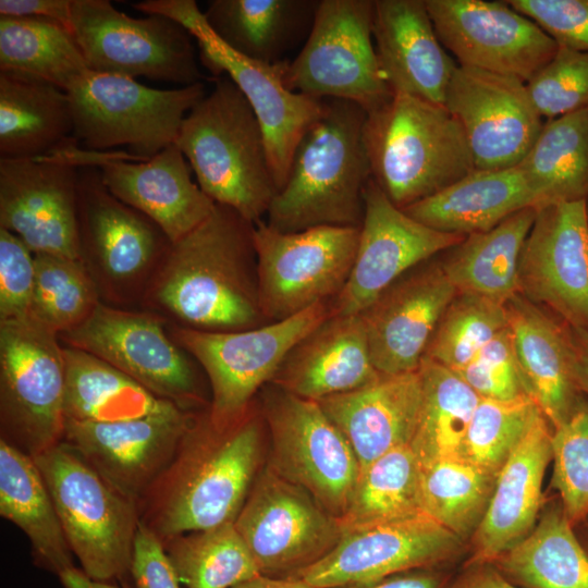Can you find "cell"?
I'll return each mask as SVG.
<instances>
[{"instance_id":"6da1fadb","label":"cell","mask_w":588,"mask_h":588,"mask_svg":"<svg viewBox=\"0 0 588 588\" xmlns=\"http://www.w3.org/2000/svg\"><path fill=\"white\" fill-rule=\"evenodd\" d=\"M208 407L193 413L171 462L138 503L140 522L161 542L234 523L266 464L268 433L257 397L224 425L211 420Z\"/></svg>"},{"instance_id":"7a4b0ae2","label":"cell","mask_w":588,"mask_h":588,"mask_svg":"<svg viewBox=\"0 0 588 588\" xmlns=\"http://www.w3.org/2000/svg\"><path fill=\"white\" fill-rule=\"evenodd\" d=\"M254 223L216 204L194 230L172 242L140 309L168 324L242 331L268 323L259 302Z\"/></svg>"},{"instance_id":"3957f363","label":"cell","mask_w":588,"mask_h":588,"mask_svg":"<svg viewBox=\"0 0 588 588\" xmlns=\"http://www.w3.org/2000/svg\"><path fill=\"white\" fill-rule=\"evenodd\" d=\"M357 103L323 99L319 118L299 139L283 187L267 212V224L282 232L318 225L360 228L364 191L371 177Z\"/></svg>"},{"instance_id":"277c9868","label":"cell","mask_w":588,"mask_h":588,"mask_svg":"<svg viewBox=\"0 0 588 588\" xmlns=\"http://www.w3.org/2000/svg\"><path fill=\"white\" fill-rule=\"evenodd\" d=\"M175 144L215 201L256 223L278 193L261 125L228 75L184 118Z\"/></svg>"},{"instance_id":"5b68a950","label":"cell","mask_w":588,"mask_h":588,"mask_svg":"<svg viewBox=\"0 0 588 588\" xmlns=\"http://www.w3.org/2000/svg\"><path fill=\"white\" fill-rule=\"evenodd\" d=\"M363 139L371 179L401 209L476 170L446 107L407 94L395 93L367 113Z\"/></svg>"},{"instance_id":"8992f818","label":"cell","mask_w":588,"mask_h":588,"mask_svg":"<svg viewBox=\"0 0 588 588\" xmlns=\"http://www.w3.org/2000/svg\"><path fill=\"white\" fill-rule=\"evenodd\" d=\"M70 549L83 573L97 581L131 577L138 505L64 442L34 456Z\"/></svg>"},{"instance_id":"52a82bcc","label":"cell","mask_w":588,"mask_h":588,"mask_svg":"<svg viewBox=\"0 0 588 588\" xmlns=\"http://www.w3.org/2000/svg\"><path fill=\"white\" fill-rule=\"evenodd\" d=\"M171 243L151 219L109 192L98 167H78V254L101 303L140 309Z\"/></svg>"},{"instance_id":"ba28073f","label":"cell","mask_w":588,"mask_h":588,"mask_svg":"<svg viewBox=\"0 0 588 588\" xmlns=\"http://www.w3.org/2000/svg\"><path fill=\"white\" fill-rule=\"evenodd\" d=\"M65 381L57 333L30 315L0 322L1 440L30 457L62 442Z\"/></svg>"},{"instance_id":"9c48e42d","label":"cell","mask_w":588,"mask_h":588,"mask_svg":"<svg viewBox=\"0 0 588 588\" xmlns=\"http://www.w3.org/2000/svg\"><path fill=\"white\" fill-rule=\"evenodd\" d=\"M68 94L77 143L89 150L126 146L147 160L175 143L184 118L207 93L201 82L159 89L90 71Z\"/></svg>"},{"instance_id":"30bf717a","label":"cell","mask_w":588,"mask_h":588,"mask_svg":"<svg viewBox=\"0 0 588 588\" xmlns=\"http://www.w3.org/2000/svg\"><path fill=\"white\" fill-rule=\"evenodd\" d=\"M132 5L146 14H161L181 23L197 41L203 65L215 77L228 75L240 88L261 125L279 192L286 182L299 139L322 112L323 99L285 87L286 61L261 63L226 47L194 0H144Z\"/></svg>"},{"instance_id":"8fae6325","label":"cell","mask_w":588,"mask_h":588,"mask_svg":"<svg viewBox=\"0 0 588 588\" xmlns=\"http://www.w3.org/2000/svg\"><path fill=\"white\" fill-rule=\"evenodd\" d=\"M257 400L268 433L266 464L340 519L360 474L343 433L316 401L271 383Z\"/></svg>"},{"instance_id":"7c38bea8","label":"cell","mask_w":588,"mask_h":588,"mask_svg":"<svg viewBox=\"0 0 588 588\" xmlns=\"http://www.w3.org/2000/svg\"><path fill=\"white\" fill-rule=\"evenodd\" d=\"M331 315V302H324L247 330L211 332L168 324V333L203 368L211 394L209 416L224 425L247 411L292 347Z\"/></svg>"},{"instance_id":"4fadbf2b","label":"cell","mask_w":588,"mask_h":588,"mask_svg":"<svg viewBox=\"0 0 588 588\" xmlns=\"http://www.w3.org/2000/svg\"><path fill=\"white\" fill-rule=\"evenodd\" d=\"M375 0H320L303 48L286 61L283 82L294 93L350 100L369 113L393 95L378 63Z\"/></svg>"},{"instance_id":"5bb4252c","label":"cell","mask_w":588,"mask_h":588,"mask_svg":"<svg viewBox=\"0 0 588 588\" xmlns=\"http://www.w3.org/2000/svg\"><path fill=\"white\" fill-rule=\"evenodd\" d=\"M358 226L318 225L282 232L254 223L259 302L268 322L332 302L346 284L357 253Z\"/></svg>"},{"instance_id":"9a60e30c","label":"cell","mask_w":588,"mask_h":588,"mask_svg":"<svg viewBox=\"0 0 588 588\" xmlns=\"http://www.w3.org/2000/svg\"><path fill=\"white\" fill-rule=\"evenodd\" d=\"M58 336L62 345L95 355L184 411L210 405L194 358L171 339L168 321L154 311L100 302L86 321Z\"/></svg>"},{"instance_id":"2e32d148","label":"cell","mask_w":588,"mask_h":588,"mask_svg":"<svg viewBox=\"0 0 588 588\" xmlns=\"http://www.w3.org/2000/svg\"><path fill=\"white\" fill-rule=\"evenodd\" d=\"M68 29L93 72L182 86L200 82L194 37L166 15L132 17L108 0H72Z\"/></svg>"},{"instance_id":"e0dca14e","label":"cell","mask_w":588,"mask_h":588,"mask_svg":"<svg viewBox=\"0 0 588 588\" xmlns=\"http://www.w3.org/2000/svg\"><path fill=\"white\" fill-rule=\"evenodd\" d=\"M234 525L261 575L299 578L339 543L343 527L306 490L267 464Z\"/></svg>"},{"instance_id":"ac0fdd59","label":"cell","mask_w":588,"mask_h":588,"mask_svg":"<svg viewBox=\"0 0 588 588\" xmlns=\"http://www.w3.org/2000/svg\"><path fill=\"white\" fill-rule=\"evenodd\" d=\"M466 543L428 515L343 531L299 579L314 588L362 586L420 568H451Z\"/></svg>"},{"instance_id":"d6986e66","label":"cell","mask_w":588,"mask_h":588,"mask_svg":"<svg viewBox=\"0 0 588 588\" xmlns=\"http://www.w3.org/2000/svg\"><path fill=\"white\" fill-rule=\"evenodd\" d=\"M426 5L439 40L461 66L527 83L559 48L506 1L426 0Z\"/></svg>"},{"instance_id":"ffe728a7","label":"cell","mask_w":588,"mask_h":588,"mask_svg":"<svg viewBox=\"0 0 588 588\" xmlns=\"http://www.w3.org/2000/svg\"><path fill=\"white\" fill-rule=\"evenodd\" d=\"M444 106L462 127L476 170L516 167L543 125L525 82L458 64Z\"/></svg>"},{"instance_id":"44dd1931","label":"cell","mask_w":588,"mask_h":588,"mask_svg":"<svg viewBox=\"0 0 588 588\" xmlns=\"http://www.w3.org/2000/svg\"><path fill=\"white\" fill-rule=\"evenodd\" d=\"M465 237L416 221L370 177L355 261L346 284L331 302L332 315L360 314L406 272Z\"/></svg>"},{"instance_id":"7402d4cb","label":"cell","mask_w":588,"mask_h":588,"mask_svg":"<svg viewBox=\"0 0 588 588\" xmlns=\"http://www.w3.org/2000/svg\"><path fill=\"white\" fill-rule=\"evenodd\" d=\"M519 294L588 332L587 200L538 209L518 266Z\"/></svg>"},{"instance_id":"603a6c76","label":"cell","mask_w":588,"mask_h":588,"mask_svg":"<svg viewBox=\"0 0 588 588\" xmlns=\"http://www.w3.org/2000/svg\"><path fill=\"white\" fill-rule=\"evenodd\" d=\"M0 228L33 254L78 258V167L58 157L0 159Z\"/></svg>"},{"instance_id":"cb8c5ba5","label":"cell","mask_w":588,"mask_h":588,"mask_svg":"<svg viewBox=\"0 0 588 588\" xmlns=\"http://www.w3.org/2000/svg\"><path fill=\"white\" fill-rule=\"evenodd\" d=\"M194 412L175 407L120 421L65 420L62 442L138 505L171 462Z\"/></svg>"},{"instance_id":"d4e9b609","label":"cell","mask_w":588,"mask_h":588,"mask_svg":"<svg viewBox=\"0 0 588 588\" xmlns=\"http://www.w3.org/2000/svg\"><path fill=\"white\" fill-rule=\"evenodd\" d=\"M456 293L437 255L397 279L360 313L371 360L379 373L419 369Z\"/></svg>"},{"instance_id":"484cf974","label":"cell","mask_w":588,"mask_h":588,"mask_svg":"<svg viewBox=\"0 0 588 588\" xmlns=\"http://www.w3.org/2000/svg\"><path fill=\"white\" fill-rule=\"evenodd\" d=\"M96 167L109 192L151 219L171 242L194 230L215 208L193 181V170L175 143L147 160L112 152Z\"/></svg>"},{"instance_id":"4316f807","label":"cell","mask_w":588,"mask_h":588,"mask_svg":"<svg viewBox=\"0 0 588 588\" xmlns=\"http://www.w3.org/2000/svg\"><path fill=\"white\" fill-rule=\"evenodd\" d=\"M505 305L524 390L554 430L586 401L575 379L571 327L520 294Z\"/></svg>"},{"instance_id":"83f0119b","label":"cell","mask_w":588,"mask_h":588,"mask_svg":"<svg viewBox=\"0 0 588 588\" xmlns=\"http://www.w3.org/2000/svg\"><path fill=\"white\" fill-rule=\"evenodd\" d=\"M372 38L393 94L444 105L457 64L437 36L426 0H375Z\"/></svg>"},{"instance_id":"f1b7e54d","label":"cell","mask_w":588,"mask_h":588,"mask_svg":"<svg viewBox=\"0 0 588 588\" xmlns=\"http://www.w3.org/2000/svg\"><path fill=\"white\" fill-rule=\"evenodd\" d=\"M380 375L360 314L331 315L292 347L269 383L318 402L363 388Z\"/></svg>"},{"instance_id":"f546056e","label":"cell","mask_w":588,"mask_h":588,"mask_svg":"<svg viewBox=\"0 0 588 588\" xmlns=\"http://www.w3.org/2000/svg\"><path fill=\"white\" fill-rule=\"evenodd\" d=\"M552 432L542 416L507 458L465 563H491L532 530L543 507L542 482L552 462Z\"/></svg>"},{"instance_id":"4dcf8cb0","label":"cell","mask_w":588,"mask_h":588,"mask_svg":"<svg viewBox=\"0 0 588 588\" xmlns=\"http://www.w3.org/2000/svg\"><path fill=\"white\" fill-rule=\"evenodd\" d=\"M419 370L380 375L357 390L318 401L352 446L360 471L378 457L411 445L420 413Z\"/></svg>"},{"instance_id":"1f68e13d","label":"cell","mask_w":588,"mask_h":588,"mask_svg":"<svg viewBox=\"0 0 588 588\" xmlns=\"http://www.w3.org/2000/svg\"><path fill=\"white\" fill-rule=\"evenodd\" d=\"M68 91L35 76L0 71V159L51 157L72 145Z\"/></svg>"},{"instance_id":"d6a6232c","label":"cell","mask_w":588,"mask_h":588,"mask_svg":"<svg viewBox=\"0 0 588 588\" xmlns=\"http://www.w3.org/2000/svg\"><path fill=\"white\" fill-rule=\"evenodd\" d=\"M539 201L520 171L474 170L444 189L402 210L416 221L446 233L487 232Z\"/></svg>"},{"instance_id":"836d02e7","label":"cell","mask_w":588,"mask_h":588,"mask_svg":"<svg viewBox=\"0 0 588 588\" xmlns=\"http://www.w3.org/2000/svg\"><path fill=\"white\" fill-rule=\"evenodd\" d=\"M320 0H211L204 12L215 35L253 61L274 64L307 39Z\"/></svg>"},{"instance_id":"e575fe53","label":"cell","mask_w":588,"mask_h":588,"mask_svg":"<svg viewBox=\"0 0 588 588\" xmlns=\"http://www.w3.org/2000/svg\"><path fill=\"white\" fill-rule=\"evenodd\" d=\"M0 515L28 538L36 566L58 577L74 567L52 498L33 457L0 439Z\"/></svg>"},{"instance_id":"d590c367","label":"cell","mask_w":588,"mask_h":588,"mask_svg":"<svg viewBox=\"0 0 588 588\" xmlns=\"http://www.w3.org/2000/svg\"><path fill=\"white\" fill-rule=\"evenodd\" d=\"M538 209H523L495 228L469 234L438 255L457 292L479 294L504 304L519 294V258Z\"/></svg>"},{"instance_id":"8d00e7d4","label":"cell","mask_w":588,"mask_h":588,"mask_svg":"<svg viewBox=\"0 0 588 588\" xmlns=\"http://www.w3.org/2000/svg\"><path fill=\"white\" fill-rule=\"evenodd\" d=\"M491 564L522 588H588V553L559 498L543 505L532 530Z\"/></svg>"},{"instance_id":"74e56055","label":"cell","mask_w":588,"mask_h":588,"mask_svg":"<svg viewBox=\"0 0 588 588\" xmlns=\"http://www.w3.org/2000/svg\"><path fill=\"white\" fill-rule=\"evenodd\" d=\"M65 420L110 422L179 407L93 354L63 345Z\"/></svg>"},{"instance_id":"f35d334b","label":"cell","mask_w":588,"mask_h":588,"mask_svg":"<svg viewBox=\"0 0 588 588\" xmlns=\"http://www.w3.org/2000/svg\"><path fill=\"white\" fill-rule=\"evenodd\" d=\"M539 201L588 199V109L550 119L516 166Z\"/></svg>"},{"instance_id":"ab89813d","label":"cell","mask_w":588,"mask_h":588,"mask_svg":"<svg viewBox=\"0 0 588 588\" xmlns=\"http://www.w3.org/2000/svg\"><path fill=\"white\" fill-rule=\"evenodd\" d=\"M0 71L32 75L68 91L91 70L64 25L0 15Z\"/></svg>"},{"instance_id":"60d3db41","label":"cell","mask_w":588,"mask_h":588,"mask_svg":"<svg viewBox=\"0 0 588 588\" xmlns=\"http://www.w3.org/2000/svg\"><path fill=\"white\" fill-rule=\"evenodd\" d=\"M422 401L411 443L421 466L461 457L480 396L453 370L424 357L419 366Z\"/></svg>"},{"instance_id":"b9f144b4","label":"cell","mask_w":588,"mask_h":588,"mask_svg":"<svg viewBox=\"0 0 588 588\" xmlns=\"http://www.w3.org/2000/svg\"><path fill=\"white\" fill-rule=\"evenodd\" d=\"M427 515L421 494V465L411 445L389 451L364 468L346 512L343 530Z\"/></svg>"},{"instance_id":"7bdbcfd3","label":"cell","mask_w":588,"mask_h":588,"mask_svg":"<svg viewBox=\"0 0 588 588\" xmlns=\"http://www.w3.org/2000/svg\"><path fill=\"white\" fill-rule=\"evenodd\" d=\"M162 544L185 588H232L260 574L234 523L186 532Z\"/></svg>"},{"instance_id":"ee69618b","label":"cell","mask_w":588,"mask_h":588,"mask_svg":"<svg viewBox=\"0 0 588 588\" xmlns=\"http://www.w3.org/2000/svg\"><path fill=\"white\" fill-rule=\"evenodd\" d=\"M495 479L461 457L421 466L425 513L466 542L482 520Z\"/></svg>"},{"instance_id":"f6af8a7d","label":"cell","mask_w":588,"mask_h":588,"mask_svg":"<svg viewBox=\"0 0 588 588\" xmlns=\"http://www.w3.org/2000/svg\"><path fill=\"white\" fill-rule=\"evenodd\" d=\"M29 315L62 334L86 321L101 302L98 290L78 258L39 253Z\"/></svg>"},{"instance_id":"bcb514c9","label":"cell","mask_w":588,"mask_h":588,"mask_svg":"<svg viewBox=\"0 0 588 588\" xmlns=\"http://www.w3.org/2000/svg\"><path fill=\"white\" fill-rule=\"evenodd\" d=\"M507 326L504 303L457 292L443 313L425 357L456 371Z\"/></svg>"},{"instance_id":"7dc6e473","label":"cell","mask_w":588,"mask_h":588,"mask_svg":"<svg viewBox=\"0 0 588 588\" xmlns=\"http://www.w3.org/2000/svg\"><path fill=\"white\" fill-rule=\"evenodd\" d=\"M542 416L537 403L527 394L505 401L480 399L465 436L461 458L497 477Z\"/></svg>"},{"instance_id":"c3c4849f","label":"cell","mask_w":588,"mask_h":588,"mask_svg":"<svg viewBox=\"0 0 588 588\" xmlns=\"http://www.w3.org/2000/svg\"><path fill=\"white\" fill-rule=\"evenodd\" d=\"M552 487L573 526L588 515V401L552 432Z\"/></svg>"},{"instance_id":"681fc988","label":"cell","mask_w":588,"mask_h":588,"mask_svg":"<svg viewBox=\"0 0 588 588\" xmlns=\"http://www.w3.org/2000/svg\"><path fill=\"white\" fill-rule=\"evenodd\" d=\"M541 118L554 119L588 109V52L558 48L527 83Z\"/></svg>"},{"instance_id":"f907efd6","label":"cell","mask_w":588,"mask_h":588,"mask_svg":"<svg viewBox=\"0 0 588 588\" xmlns=\"http://www.w3.org/2000/svg\"><path fill=\"white\" fill-rule=\"evenodd\" d=\"M454 372L481 399L505 401L526 394L509 326Z\"/></svg>"},{"instance_id":"816d5d0a","label":"cell","mask_w":588,"mask_h":588,"mask_svg":"<svg viewBox=\"0 0 588 588\" xmlns=\"http://www.w3.org/2000/svg\"><path fill=\"white\" fill-rule=\"evenodd\" d=\"M35 258L12 232L0 228V322L29 315Z\"/></svg>"},{"instance_id":"f5cc1de1","label":"cell","mask_w":588,"mask_h":588,"mask_svg":"<svg viewBox=\"0 0 588 588\" xmlns=\"http://www.w3.org/2000/svg\"><path fill=\"white\" fill-rule=\"evenodd\" d=\"M560 47L588 52V0H506Z\"/></svg>"},{"instance_id":"db71d44e","label":"cell","mask_w":588,"mask_h":588,"mask_svg":"<svg viewBox=\"0 0 588 588\" xmlns=\"http://www.w3.org/2000/svg\"><path fill=\"white\" fill-rule=\"evenodd\" d=\"M131 578L135 588H181L161 540L142 522L134 541Z\"/></svg>"},{"instance_id":"11a10c76","label":"cell","mask_w":588,"mask_h":588,"mask_svg":"<svg viewBox=\"0 0 588 588\" xmlns=\"http://www.w3.org/2000/svg\"><path fill=\"white\" fill-rule=\"evenodd\" d=\"M454 575L451 568H420L394 574L371 584L343 588H450Z\"/></svg>"},{"instance_id":"9f6ffc18","label":"cell","mask_w":588,"mask_h":588,"mask_svg":"<svg viewBox=\"0 0 588 588\" xmlns=\"http://www.w3.org/2000/svg\"><path fill=\"white\" fill-rule=\"evenodd\" d=\"M71 4L72 0H0V15L40 17L68 28Z\"/></svg>"},{"instance_id":"6f0895ef","label":"cell","mask_w":588,"mask_h":588,"mask_svg":"<svg viewBox=\"0 0 588 588\" xmlns=\"http://www.w3.org/2000/svg\"><path fill=\"white\" fill-rule=\"evenodd\" d=\"M450 588H522L505 578L491 563H465Z\"/></svg>"},{"instance_id":"680465c9","label":"cell","mask_w":588,"mask_h":588,"mask_svg":"<svg viewBox=\"0 0 588 588\" xmlns=\"http://www.w3.org/2000/svg\"><path fill=\"white\" fill-rule=\"evenodd\" d=\"M574 351V373L577 385L588 401V332L571 327Z\"/></svg>"},{"instance_id":"91938a15","label":"cell","mask_w":588,"mask_h":588,"mask_svg":"<svg viewBox=\"0 0 588 588\" xmlns=\"http://www.w3.org/2000/svg\"><path fill=\"white\" fill-rule=\"evenodd\" d=\"M59 579L63 588H133L131 577L113 583L97 581L90 579L81 568L75 566L63 572Z\"/></svg>"},{"instance_id":"94428289","label":"cell","mask_w":588,"mask_h":588,"mask_svg":"<svg viewBox=\"0 0 588 588\" xmlns=\"http://www.w3.org/2000/svg\"><path fill=\"white\" fill-rule=\"evenodd\" d=\"M232 588H314L299 578H275L266 575H257L244 580Z\"/></svg>"},{"instance_id":"6125c7cd","label":"cell","mask_w":588,"mask_h":588,"mask_svg":"<svg viewBox=\"0 0 588 588\" xmlns=\"http://www.w3.org/2000/svg\"><path fill=\"white\" fill-rule=\"evenodd\" d=\"M575 534L588 553V515L574 526Z\"/></svg>"},{"instance_id":"be15d7a7","label":"cell","mask_w":588,"mask_h":588,"mask_svg":"<svg viewBox=\"0 0 588 588\" xmlns=\"http://www.w3.org/2000/svg\"><path fill=\"white\" fill-rule=\"evenodd\" d=\"M587 217H588V199H587Z\"/></svg>"}]
</instances>
